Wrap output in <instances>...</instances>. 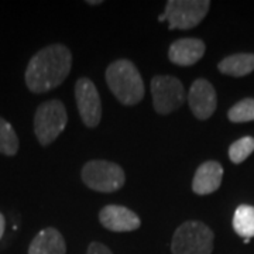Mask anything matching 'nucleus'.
<instances>
[{
	"label": "nucleus",
	"instance_id": "16",
	"mask_svg": "<svg viewBox=\"0 0 254 254\" xmlns=\"http://www.w3.org/2000/svg\"><path fill=\"white\" fill-rule=\"evenodd\" d=\"M18 151V137L13 126L0 118V153L4 155H16Z\"/></svg>",
	"mask_w": 254,
	"mask_h": 254
},
{
	"label": "nucleus",
	"instance_id": "6",
	"mask_svg": "<svg viewBox=\"0 0 254 254\" xmlns=\"http://www.w3.org/2000/svg\"><path fill=\"white\" fill-rule=\"evenodd\" d=\"M209 0H170L165 4V18L170 30H190L196 27L208 14Z\"/></svg>",
	"mask_w": 254,
	"mask_h": 254
},
{
	"label": "nucleus",
	"instance_id": "21",
	"mask_svg": "<svg viewBox=\"0 0 254 254\" xmlns=\"http://www.w3.org/2000/svg\"><path fill=\"white\" fill-rule=\"evenodd\" d=\"M86 3H88V4H100V3H102V0H95V1H92V0H88V1H86Z\"/></svg>",
	"mask_w": 254,
	"mask_h": 254
},
{
	"label": "nucleus",
	"instance_id": "3",
	"mask_svg": "<svg viewBox=\"0 0 254 254\" xmlns=\"http://www.w3.org/2000/svg\"><path fill=\"white\" fill-rule=\"evenodd\" d=\"M215 235L198 220L184 222L175 230L171 242L173 254H212Z\"/></svg>",
	"mask_w": 254,
	"mask_h": 254
},
{
	"label": "nucleus",
	"instance_id": "2",
	"mask_svg": "<svg viewBox=\"0 0 254 254\" xmlns=\"http://www.w3.org/2000/svg\"><path fill=\"white\" fill-rule=\"evenodd\" d=\"M106 82L116 99L126 105L134 106L144 96V83L137 66L128 60H118L106 69Z\"/></svg>",
	"mask_w": 254,
	"mask_h": 254
},
{
	"label": "nucleus",
	"instance_id": "19",
	"mask_svg": "<svg viewBox=\"0 0 254 254\" xmlns=\"http://www.w3.org/2000/svg\"><path fill=\"white\" fill-rule=\"evenodd\" d=\"M86 254H113L112 253V250H110L109 247H106L105 245H102V243H98V242H93L89 245L88 247V252Z\"/></svg>",
	"mask_w": 254,
	"mask_h": 254
},
{
	"label": "nucleus",
	"instance_id": "5",
	"mask_svg": "<svg viewBox=\"0 0 254 254\" xmlns=\"http://www.w3.org/2000/svg\"><path fill=\"white\" fill-rule=\"evenodd\" d=\"M81 177L86 187L105 193L120 190L126 181L123 168L119 164L105 160L88 161L82 168Z\"/></svg>",
	"mask_w": 254,
	"mask_h": 254
},
{
	"label": "nucleus",
	"instance_id": "12",
	"mask_svg": "<svg viewBox=\"0 0 254 254\" xmlns=\"http://www.w3.org/2000/svg\"><path fill=\"white\" fill-rule=\"evenodd\" d=\"M223 180V168L218 161L200 164L193 175L192 190L198 195H209L219 190Z\"/></svg>",
	"mask_w": 254,
	"mask_h": 254
},
{
	"label": "nucleus",
	"instance_id": "15",
	"mask_svg": "<svg viewBox=\"0 0 254 254\" xmlns=\"http://www.w3.org/2000/svg\"><path fill=\"white\" fill-rule=\"evenodd\" d=\"M233 229L239 236L250 240L254 237V208L250 205H240L233 216Z\"/></svg>",
	"mask_w": 254,
	"mask_h": 254
},
{
	"label": "nucleus",
	"instance_id": "14",
	"mask_svg": "<svg viewBox=\"0 0 254 254\" xmlns=\"http://www.w3.org/2000/svg\"><path fill=\"white\" fill-rule=\"evenodd\" d=\"M218 69L229 76H246L254 71V54H233L222 60Z\"/></svg>",
	"mask_w": 254,
	"mask_h": 254
},
{
	"label": "nucleus",
	"instance_id": "18",
	"mask_svg": "<svg viewBox=\"0 0 254 254\" xmlns=\"http://www.w3.org/2000/svg\"><path fill=\"white\" fill-rule=\"evenodd\" d=\"M254 151V138L247 136L239 138L233 144L229 147V158L235 164H240L245 161L247 157Z\"/></svg>",
	"mask_w": 254,
	"mask_h": 254
},
{
	"label": "nucleus",
	"instance_id": "11",
	"mask_svg": "<svg viewBox=\"0 0 254 254\" xmlns=\"http://www.w3.org/2000/svg\"><path fill=\"white\" fill-rule=\"evenodd\" d=\"M205 43L199 38H180L168 50L170 61L180 66L195 65L205 55Z\"/></svg>",
	"mask_w": 254,
	"mask_h": 254
},
{
	"label": "nucleus",
	"instance_id": "1",
	"mask_svg": "<svg viewBox=\"0 0 254 254\" xmlns=\"http://www.w3.org/2000/svg\"><path fill=\"white\" fill-rule=\"evenodd\" d=\"M72 66V54L63 44L40 50L27 65L26 85L33 93H46L58 88Z\"/></svg>",
	"mask_w": 254,
	"mask_h": 254
},
{
	"label": "nucleus",
	"instance_id": "20",
	"mask_svg": "<svg viewBox=\"0 0 254 254\" xmlns=\"http://www.w3.org/2000/svg\"><path fill=\"white\" fill-rule=\"evenodd\" d=\"M4 229H6V220H4V216L0 213V240L4 235Z\"/></svg>",
	"mask_w": 254,
	"mask_h": 254
},
{
	"label": "nucleus",
	"instance_id": "22",
	"mask_svg": "<svg viewBox=\"0 0 254 254\" xmlns=\"http://www.w3.org/2000/svg\"><path fill=\"white\" fill-rule=\"evenodd\" d=\"M165 20H167V18H165V14H160V17H158V21H165Z\"/></svg>",
	"mask_w": 254,
	"mask_h": 254
},
{
	"label": "nucleus",
	"instance_id": "10",
	"mask_svg": "<svg viewBox=\"0 0 254 254\" xmlns=\"http://www.w3.org/2000/svg\"><path fill=\"white\" fill-rule=\"evenodd\" d=\"M99 220L102 226L110 232H133L140 227L141 220L133 210L120 205H108L100 210Z\"/></svg>",
	"mask_w": 254,
	"mask_h": 254
},
{
	"label": "nucleus",
	"instance_id": "4",
	"mask_svg": "<svg viewBox=\"0 0 254 254\" xmlns=\"http://www.w3.org/2000/svg\"><path fill=\"white\" fill-rule=\"evenodd\" d=\"M66 109L61 100H47L38 106L34 116V133L41 145L51 144L65 130Z\"/></svg>",
	"mask_w": 254,
	"mask_h": 254
},
{
	"label": "nucleus",
	"instance_id": "7",
	"mask_svg": "<svg viewBox=\"0 0 254 254\" xmlns=\"http://www.w3.org/2000/svg\"><path fill=\"white\" fill-rule=\"evenodd\" d=\"M153 105L157 113L168 115L185 102V89L182 82L171 75H157L151 81Z\"/></svg>",
	"mask_w": 254,
	"mask_h": 254
},
{
	"label": "nucleus",
	"instance_id": "17",
	"mask_svg": "<svg viewBox=\"0 0 254 254\" xmlns=\"http://www.w3.org/2000/svg\"><path fill=\"white\" fill-rule=\"evenodd\" d=\"M227 118L233 123H246L254 120V99H247L237 102L233 108L227 112Z\"/></svg>",
	"mask_w": 254,
	"mask_h": 254
},
{
	"label": "nucleus",
	"instance_id": "13",
	"mask_svg": "<svg viewBox=\"0 0 254 254\" xmlns=\"http://www.w3.org/2000/svg\"><path fill=\"white\" fill-rule=\"evenodd\" d=\"M66 245L63 235L54 229L47 227L37 235L28 247V254H65Z\"/></svg>",
	"mask_w": 254,
	"mask_h": 254
},
{
	"label": "nucleus",
	"instance_id": "8",
	"mask_svg": "<svg viewBox=\"0 0 254 254\" xmlns=\"http://www.w3.org/2000/svg\"><path fill=\"white\" fill-rule=\"evenodd\" d=\"M75 99L85 126L96 127L102 118L99 92L89 78H81L75 83Z\"/></svg>",
	"mask_w": 254,
	"mask_h": 254
},
{
	"label": "nucleus",
	"instance_id": "9",
	"mask_svg": "<svg viewBox=\"0 0 254 254\" xmlns=\"http://www.w3.org/2000/svg\"><path fill=\"white\" fill-rule=\"evenodd\" d=\"M188 103L193 116L199 120H208L216 110L218 98L213 85L203 78H199L190 85Z\"/></svg>",
	"mask_w": 254,
	"mask_h": 254
}]
</instances>
